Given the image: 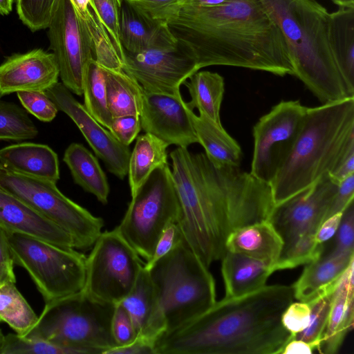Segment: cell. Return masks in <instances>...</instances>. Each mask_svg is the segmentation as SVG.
Listing matches in <instances>:
<instances>
[{
	"label": "cell",
	"mask_w": 354,
	"mask_h": 354,
	"mask_svg": "<svg viewBox=\"0 0 354 354\" xmlns=\"http://www.w3.org/2000/svg\"><path fill=\"white\" fill-rule=\"evenodd\" d=\"M169 156L179 203L176 223L209 268L223 257L232 232L268 220L275 205L270 185L239 167L216 165L187 147H178Z\"/></svg>",
	"instance_id": "cell-1"
},
{
	"label": "cell",
	"mask_w": 354,
	"mask_h": 354,
	"mask_svg": "<svg viewBox=\"0 0 354 354\" xmlns=\"http://www.w3.org/2000/svg\"><path fill=\"white\" fill-rule=\"evenodd\" d=\"M167 25L199 69L221 65L293 75L284 35L259 0H230L214 8L185 5Z\"/></svg>",
	"instance_id": "cell-2"
},
{
	"label": "cell",
	"mask_w": 354,
	"mask_h": 354,
	"mask_svg": "<svg viewBox=\"0 0 354 354\" xmlns=\"http://www.w3.org/2000/svg\"><path fill=\"white\" fill-rule=\"evenodd\" d=\"M295 299L292 286H265L224 297L154 344L155 354H281L293 335L281 315Z\"/></svg>",
	"instance_id": "cell-3"
},
{
	"label": "cell",
	"mask_w": 354,
	"mask_h": 354,
	"mask_svg": "<svg viewBox=\"0 0 354 354\" xmlns=\"http://www.w3.org/2000/svg\"><path fill=\"white\" fill-rule=\"evenodd\" d=\"M283 32L293 75L322 102L354 97L334 59L330 13L315 0H259Z\"/></svg>",
	"instance_id": "cell-4"
},
{
	"label": "cell",
	"mask_w": 354,
	"mask_h": 354,
	"mask_svg": "<svg viewBox=\"0 0 354 354\" xmlns=\"http://www.w3.org/2000/svg\"><path fill=\"white\" fill-rule=\"evenodd\" d=\"M354 148V97L307 107L301 130L270 187L275 205L330 174Z\"/></svg>",
	"instance_id": "cell-5"
},
{
	"label": "cell",
	"mask_w": 354,
	"mask_h": 354,
	"mask_svg": "<svg viewBox=\"0 0 354 354\" xmlns=\"http://www.w3.org/2000/svg\"><path fill=\"white\" fill-rule=\"evenodd\" d=\"M115 306L82 290L46 303L35 325L23 336L48 341L76 354H104L117 346L111 333Z\"/></svg>",
	"instance_id": "cell-6"
},
{
	"label": "cell",
	"mask_w": 354,
	"mask_h": 354,
	"mask_svg": "<svg viewBox=\"0 0 354 354\" xmlns=\"http://www.w3.org/2000/svg\"><path fill=\"white\" fill-rule=\"evenodd\" d=\"M208 268L183 239L147 269L156 290L165 332L193 320L216 303L215 281Z\"/></svg>",
	"instance_id": "cell-7"
},
{
	"label": "cell",
	"mask_w": 354,
	"mask_h": 354,
	"mask_svg": "<svg viewBox=\"0 0 354 354\" xmlns=\"http://www.w3.org/2000/svg\"><path fill=\"white\" fill-rule=\"evenodd\" d=\"M5 231L14 263L28 273L45 303L83 289L84 254L30 235Z\"/></svg>",
	"instance_id": "cell-8"
},
{
	"label": "cell",
	"mask_w": 354,
	"mask_h": 354,
	"mask_svg": "<svg viewBox=\"0 0 354 354\" xmlns=\"http://www.w3.org/2000/svg\"><path fill=\"white\" fill-rule=\"evenodd\" d=\"M178 198L169 164L154 169L131 196L117 228L138 255L148 261L165 228L177 221Z\"/></svg>",
	"instance_id": "cell-9"
},
{
	"label": "cell",
	"mask_w": 354,
	"mask_h": 354,
	"mask_svg": "<svg viewBox=\"0 0 354 354\" xmlns=\"http://www.w3.org/2000/svg\"><path fill=\"white\" fill-rule=\"evenodd\" d=\"M0 187L58 225L73 238L75 249L93 246L104 221L64 195L56 183L0 168Z\"/></svg>",
	"instance_id": "cell-10"
},
{
	"label": "cell",
	"mask_w": 354,
	"mask_h": 354,
	"mask_svg": "<svg viewBox=\"0 0 354 354\" xmlns=\"http://www.w3.org/2000/svg\"><path fill=\"white\" fill-rule=\"evenodd\" d=\"M144 264L117 227L102 232L86 258L82 290L93 299L116 305L130 292Z\"/></svg>",
	"instance_id": "cell-11"
},
{
	"label": "cell",
	"mask_w": 354,
	"mask_h": 354,
	"mask_svg": "<svg viewBox=\"0 0 354 354\" xmlns=\"http://www.w3.org/2000/svg\"><path fill=\"white\" fill-rule=\"evenodd\" d=\"M306 109L298 100H283L255 124L250 171L252 176L270 184L297 141Z\"/></svg>",
	"instance_id": "cell-12"
},
{
	"label": "cell",
	"mask_w": 354,
	"mask_h": 354,
	"mask_svg": "<svg viewBox=\"0 0 354 354\" xmlns=\"http://www.w3.org/2000/svg\"><path fill=\"white\" fill-rule=\"evenodd\" d=\"M338 184L326 174L313 185L274 205L268 221L282 239L281 254L299 243L315 241V234L325 220Z\"/></svg>",
	"instance_id": "cell-13"
},
{
	"label": "cell",
	"mask_w": 354,
	"mask_h": 354,
	"mask_svg": "<svg viewBox=\"0 0 354 354\" xmlns=\"http://www.w3.org/2000/svg\"><path fill=\"white\" fill-rule=\"evenodd\" d=\"M47 28L62 83L71 93L83 95V76L95 59L88 30L70 0L58 1Z\"/></svg>",
	"instance_id": "cell-14"
},
{
	"label": "cell",
	"mask_w": 354,
	"mask_h": 354,
	"mask_svg": "<svg viewBox=\"0 0 354 354\" xmlns=\"http://www.w3.org/2000/svg\"><path fill=\"white\" fill-rule=\"evenodd\" d=\"M124 53L122 70L149 93L181 94L180 85L199 70L193 55L177 42Z\"/></svg>",
	"instance_id": "cell-15"
},
{
	"label": "cell",
	"mask_w": 354,
	"mask_h": 354,
	"mask_svg": "<svg viewBox=\"0 0 354 354\" xmlns=\"http://www.w3.org/2000/svg\"><path fill=\"white\" fill-rule=\"evenodd\" d=\"M45 92L57 109L75 122L107 170L123 179L128 174L131 155L129 147L120 142L109 130L95 120L62 82L56 83Z\"/></svg>",
	"instance_id": "cell-16"
},
{
	"label": "cell",
	"mask_w": 354,
	"mask_h": 354,
	"mask_svg": "<svg viewBox=\"0 0 354 354\" xmlns=\"http://www.w3.org/2000/svg\"><path fill=\"white\" fill-rule=\"evenodd\" d=\"M139 117L141 129L145 133L168 145L187 147L198 142L188 106L181 94L172 95L143 90Z\"/></svg>",
	"instance_id": "cell-17"
},
{
	"label": "cell",
	"mask_w": 354,
	"mask_h": 354,
	"mask_svg": "<svg viewBox=\"0 0 354 354\" xmlns=\"http://www.w3.org/2000/svg\"><path fill=\"white\" fill-rule=\"evenodd\" d=\"M53 53L36 48L8 57L0 64V97L20 91H46L58 82Z\"/></svg>",
	"instance_id": "cell-18"
},
{
	"label": "cell",
	"mask_w": 354,
	"mask_h": 354,
	"mask_svg": "<svg viewBox=\"0 0 354 354\" xmlns=\"http://www.w3.org/2000/svg\"><path fill=\"white\" fill-rule=\"evenodd\" d=\"M0 227L60 247L75 249L74 241L68 233L1 187Z\"/></svg>",
	"instance_id": "cell-19"
},
{
	"label": "cell",
	"mask_w": 354,
	"mask_h": 354,
	"mask_svg": "<svg viewBox=\"0 0 354 354\" xmlns=\"http://www.w3.org/2000/svg\"><path fill=\"white\" fill-rule=\"evenodd\" d=\"M119 304L129 315L137 337L155 344L166 331L154 283L144 266L131 290Z\"/></svg>",
	"instance_id": "cell-20"
},
{
	"label": "cell",
	"mask_w": 354,
	"mask_h": 354,
	"mask_svg": "<svg viewBox=\"0 0 354 354\" xmlns=\"http://www.w3.org/2000/svg\"><path fill=\"white\" fill-rule=\"evenodd\" d=\"M354 259L337 280L318 352L335 354L354 325Z\"/></svg>",
	"instance_id": "cell-21"
},
{
	"label": "cell",
	"mask_w": 354,
	"mask_h": 354,
	"mask_svg": "<svg viewBox=\"0 0 354 354\" xmlns=\"http://www.w3.org/2000/svg\"><path fill=\"white\" fill-rule=\"evenodd\" d=\"M0 162L11 171L57 183L59 179L57 153L48 145L22 142L0 149Z\"/></svg>",
	"instance_id": "cell-22"
},
{
	"label": "cell",
	"mask_w": 354,
	"mask_h": 354,
	"mask_svg": "<svg viewBox=\"0 0 354 354\" xmlns=\"http://www.w3.org/2000/svg\"><path fill=\"white\" fill-rule=\"evenodd\" d=\"M119 34L124 51L131 53L176 42L167 24L147 19L128 0L121 6Z\"/></svg>",
	"instance_id": "cell-23"
},
{
	"label": "cell",
	"mask_w": 354,
	"mask_h": 354,
	"mask_svg": "<svg viewBox=\"0 0 354 354\" xmlns=\"http://www.w3.org/2000/svg\"><path fill=\"white\" fill-rule=\"evenodd\" d=\"M353 259L354 251L326 250L324 246L319 257L306 263L299 279L292 285L295 299L304 302L311 300L335 282Z\"/></svg>",
	"instance_id": "cell-24"
},
{
	"label": "cell",
	"mask_w": 354,
	"mask_h": 354,
	"mask_svg": "<svg viewBox=\"0 0 354 354\" xmlns=\"http://www.w3.org/2000/svg\"><path fill=\"white\" fill-rule=\"evenodd\" d=\"M221 260L226 298L239 297L263 288L274 272L266 262L239 252L226 250Z\"/></svg>",
	"instance_id": "cell-25"
},
{
	"label": "cell",
	"mask_w": 354,
	"mask_h": 354,
	"mask_svg": "<svg viewBox=\"0 0 354 354\" xmlns=\"http://www.w3.org/2000/svg\"><path fill=\"white\" fill-rule=\"evenodd\" d=\"M283 245L282 239L268 220L234 230L225 242L226 250L265 261L272 267L273 270L281 256Z\"/></svg>",
	"instance_id": "cell-26"
},
{
	"label": "cell",
	"mask_w": 354,
	"mask_h": 354,
	"mask_svg": "<svg viewBox=\"0 0 354 354\" xmlns=\"http://www.w3.org/2000/svg\"><path fill=\"white\" fill-rule=\"evenodd\" d=\"M188 113L197 138L210 161L218 166L239 167L242 151L238 142L219 124L204 114Z\"/></svg>",
	"instance_id": "cell-27"
},
{
	"label": "cell",
	"mask_w": 354,
	"mask_h": 354,
	"mask_svg": "<svg viewBox=\"0 0 354 354\" xmlns=\"http://www.w3.org/2000/svg\"><path fill=\"white\" fill-rule=\"evenodd\" d=\"M63 161L77 185L93 194L101 203H108L110 189L106 176L90 151L82 144L71 143L65 150Z\"/></svg>",
	"instance_id": "cell-28"
},
{
	"label": "cell",
	"mask_w": 354,
	"mask_h": 354,
	"mask_svg": "<svg viewBox=\"0 0 354 354\" xmlns=\"http://www.w3.org/2000/svg\"><path fill=\"white\" fill-rule=\"evenodd\" d=\"M329 40L337 67L354 91V7H339L330 13Z\"/></svg>",
	"instance_id": "cell-29"
},
{
	"label": "cell",
	"mask_w": 354,
	"mask_h": 354,
	"mask_svg": "<svg viewBox=\"0 0 354 354\" xmlns=\"http://www.w3.org/2000/svg\"><path fill=\"white\" fill-rule=\"evenodd\" d=\"M103 70L108 108L113 118L135 115L140 116L143 89L141 85L123 70Z\"/></svg>",
	"instance_id": "cell-30"
},
{
	"label": "cell",
	"mask_w": 354,
	"mask_h": 354,
	"mask_svg": "<svg viewBox=\"0 0 354 354\" xmlns=\"http://www.w3.org/2000/svg\"><path fill=\"white\" fill-rule=\"evenodd\" d=\"M168 145L153 135L145 133L137 138L131 152L129 167V184L133 195L151 173L167 162Z\"/></svg>",
	"instance_id": "cell-31"
},
{
	"label": "cell",
	"mask_w": 354,
	"mask_h": 354,
	"mask_svg": "<svg viewBox=\"0 0 354 354\" xmlns=\"http://www.w3.org/2000/svg\"><path fill=\"white\" fill-rule=\"evenodd\" d=\"M184 84L188 88L191 100L187 106L193 110L198 109L215 122L221 124L220 110L225 84L223 77L217 73L207 71H197Z\"/></svg>",
	"instance_id": "cell-32"
},
{
	"label": "cell",
	"mask_w": 354,
	"mask_h": 354,
	"mask_svg": "<svg viewBox=\"0 0 354 354\" xmlns=\"http://www.w3.org/2000/svg\"><path fill=\"white\" fill-rule=\"evenodd\" d=\"M15 283L0 279V323L7 324L17 334L25 335L35 325L38 316Z\"/></svg>",
	"instance_id": "cell-33"
},
{
	"label": "cell",
	"mask_w": 354,
	"mask_h": 354,
	"mask_svg": "<svg viewBox=\"0 0 354 354\" xmlns=\"http://www.w3.org/2000/svg\"><path fill=\"white\" fill-rule=\"evenodd\" d=\"M82 88L86 110L100 124L110 130L112 116L107 104L104 75L95 59L84 74Z\"/></svg>",
	"instance_id": "cell-34"
},
{
	"label": "cell",
	"mask_w": 354,
	"mask_h": 354,
	"mask_svg": "<svg viewBox=\"0 0 354 354\" xmlns=\"http://www.w3.org/2000/svg\"><path fill=\"white\" fill-rule=\"evenodd\" d=\"M80 17L88 30L94 59L97 64L110 70H122L123 62L107 30L90 5L84 15Z\"/></svg>",
	"instance_id": "cell-35"
},
{
	"label": "cell",
	"mask_w": 354,
	"mask_h": 354,
	"mask_svg": "<svg viewBox=\"0 0 354 354\" xmlns=\"http://www.w3.org/2000/svg\"><path fill=\"white\" fill-rule=\"evenodd\" d=\"M337 280L326 286L307 302L310 308L309 324L303 331L293 337L294 339L314 344L317 351L319 349L320 342L327 326Z\"/></svg>",
	"instance_id": "cell-36"
},
{
	"label": "cell",
	"mask_w": 354,
	"mask_h": 354,
	"mask_svg": "<svg viewBox=\"0 0 354 354\" xmlns=\"http://www.w3.org/2000/svg\"><path fill=\"white\" fill-rule=\"evenodd\" d=\"M39 131L26 111L0 100V140L21 141L35 138Z\"/></svg>",
	"instance_id": "cell-37"
},
{
	"label": "cell",
	"mask_w": 354,
	"mask_h": 354,
	"mask_svg": "<svg viewBox=\"0 0 354 354\" xmlns=\"http://www.w3.org/2000/svg\"><path fill=\"white\" fill-rule=\"evenodd\" d=\"M0 354H76L72 349L48 341L15 333L4 335Z\"/></svg>",
	"instance_id": "cell-38"
},
{
	"label": "cell",
	"mask_w": 354,
	"mask_h": 354,
	"mask_svg": "<svg viewBox=\"0 0 354 354\" xmlns=\"http://www.w3.org/2000/svg\"><path fill=\"white\" fill-rule=\"evenodd\" d=\"M19 19L32 32L48 28L59 0H15Z\"/></svg>",
	"instance_id": "cell-39"
},
{
	"label": "cell",
	"mask_w": 354,
	"mask_h": 354,
	"mask_svg": "<svg viewBox=\"0 0 354 354\" xmlns=\"http://www.w3.org/2000/svg\"><path fill=\"white\" fill-rule=\"evenodd\" d=\"M123 0H90L89 5L107 30L113 46L124 61V49L119 34V17Z\"/></svg>",
	"instance_id": "cell-40"
},
{
	"label": "cell",
	"mask_w": 354,
	"mask_h": 354,
	"mask_svg": "<svg viewBox=\"0 0 354 354\" xmlns=\"http://www.w3.org/2000/svg\"><path fill=\"white\" fill-rule=\"evenodd\" d=\"M145 18L165 24L175 18L185 0H128Z\"/></svg>",
	"instance_id": "cell-41"
},
{
	"label": "cell",
	"mask_w": 354,
	"mask_h": 354,
	"mask_svg": "<svg viewBox=\"0 0 354 354\" xmlns=\"http://www.w3.org/2000/svg\"><path fill=\"white\" fill-rule=\"evenodd\" d=\"M18 99L24 109L42 122H51L58 109L45 91H20Z\"/></svg>",
	"instance_id": "cell-42"
},
{
	"label": "cell",
	"mask_w": 354,
	"mask_h": 354,
	"mask_svg": "<svg viewBox=\"0 0 354 354\" xmlns=\"http://www.w3.org/2000/svg\"><path fill=\"white\" fill-rule=\"evenodd\" d=\"M330 249L337 251H354V203L353 201L342 212L339 227L332 238Z\"/></svg>",
	"instance_id": "cell-43"
},
{
	"label": "cell",
	"mask_w": 354,
	"mask_h": 354,
	"mask_svg": "<svg viewBox=\"0 0 354 354\" xmlns=\"http://www.w3.org/2000/svg\"><path fill=\"white\" fill-rule=\"evenodd\" d=\"M111 333L117 346L129 344L137 338L131 319L120 304L115 306L111 320Z\"/></svg>",
	"instance_id": "cell-44"
},
{
	"label": "cell",
	"mask_w": 354,
	"mask_h": 354,
	"mask_svg": "<svg viewBox=\"0 0 354 354\" xmlns=\"http://www.w3.org/2000/svg\"><path fill=\"white\" fill-rule=\"evenodd\" d=\"M310 308L307 302H292L281 315V324L293 337L308 325Z\"/></svg>",
	"instance_id": "cell-45"
},
{
	"label": "cell",
	"mask_w": 354,
	"mask_h": 354,
	"mask_svg": "<svg viewBox=\"0 0 354 354\" xmlns=\"http://www.w3.org/2000/svg\"><path fill=\"white\" fill-rule=\"evenodd\" d=\"M183 239L178 224L176 222L169 223L161 234L151 258L144 264L145 268L149 269L160 259L171 252Z\"/></svg>",
	"instance_id": "cell-46"
},
{
	"label": "cell",
	"mask_w": 354,
	"mask_h": 354,
	"mask_svg": "<svg viewBox=\"0 0 354 354\" xmlns=\"http://www.w3.org/2000/svg\"><path fill=\"white\" fill-rule=\"evenodd\" d=\"M140 130V117L127 115L113 118L109 131L120 142L129 147Z\"/></svg>",
	"instance_id": "cell-47"
},
{
	"label": "cell",
	"mask_w": 354,
	"mask_h": 354,
	"mask_svg": "<svg viewBox=\"0 0 354 354\" xmlns=\"http://www.w3.org/2000/svg\"><path fill=\"white\" fill-rule=\"evenodd\" d=\"M354 197V174L344 178L338 184L337 192L332 200L326 218L342 212Z\"/></svg>",
	"instance_id": "cell-48"
},
{
	"label": "cell",
	"mask_w": 354,
	"mask_h": 354,
	"mask_svg": "<svg viewBox=\"0 0 354 354\" xmlns=\"http://www.w3.org/2000/svg\"><path fill=\"white\" fill-rule=\"evenodd\" d=\"M6 231L0 227V279L16 281Z\"/></svg>",
	"instance_id": "cell-49"
},
{
	"label": "cell",
	"mask_w": 354,
	"mask_h": 354,
	"mask_svg": "<svg viewBox=\"0 0 354 354\" xmlns=\"http://www.w3.org/2000/svg\"><path fill=\"white\" fill-rule=\"evenodd\" d=\"M104 354H155L154 344L137 337L131 343L111 348Z\"/></svg>",
	"instance_id": "cell-50"
},
{
	"label": "cell",
	"mask_w": 354,
	"mask_h": 354,
	"mask_svg": "<svg viewBox=\"0 0 354 354\" xmlns=\"http://www.w3.org/2000/svg\"><path fill=\"white\" fill-rule=\"evenodd\" d=\"M342 212L335 214L325 219L318 228L315 239L317 244H324L335 234L341 222Z\"/></svg>",
	"instance_id": "cell-51"
},
{
	"label": "cell",
	"mask_w": 354,
	"mask_h": 354,
	"mask_svg": "<svg viewBox=\"0 0 354 354\" xmlns=\"http://www.w3.org/2000/svg\"><path fill=\"white\" fill-rule=\"evenodd\" d=\"M354 174V148H352L340 161L330 176L337 183Z\"/></svg>",
	"instance_id": "cell-52"
},
{
	"label": "cell",
	"mask_w": 354,
	"mask_h": 354,
	"mask_svg": "<svg viewBox=\"0 0 354 354\" xmlns=\"http://www.w3.org/2000/svg\"><path fill=\"white\" fill-rule=\"evenodd\" d=\"M315 350L314 344L293 338L285 345L281 354H311Z\"/></svg>",
	"instance_id": "cell-53"
},
{
	"label": "cell",
	"mask_w": 354,
	"mask_h": 354,
	"mask_svg": "<svg viewBox=\"0 0 354 354\" xmlns=\"http://www.w3.org/2000/svg\"><path fill=\"white\" fill-rule=\"evenodd\" d=\"M230 0H185L183 6L200 8H214L224 5Z\"/></svg>",
	"instance_id": "cell-54"
},
{
	"label": "cell",
	"mask_w": 354,
	"mask_h": 354,
	"mask_svg": "<svg viewBox=\"0 0 354 354\" xmlns=\"http://www.w3.org/2000/svg\"><path fill=\"white\" fill-rule=\"evenodd\" d=\"M80 17H83L89 7L90 0H70Z\"/></svg>",
	"instance_id": "cell-55"
},
{
	"label": "cell",
	"mask_w": 354,
	"mask_h": 354,
	"mask_svg": "<svg viewBox=\"0 0 354 354\" xmlns=\"http://www.w3.org/2000/svg\"><path fill=\"white\" fill-rule=\"evenodd\" d=\"M15 0H0V15H7L12 10V5Z\"/></svg>",
	"instance_id": "cell-56"
},
{
	"label": "cell",
	"mask_w": 354,
	"mask_h": 354,
	"mask_svg": "<svg viewBox=\"0 0 354 354\" xmlns=\"http://www.w3.org/2000/svg\"><path fill=\"white\" fill-rule=\"evenodd\" d=\"M339 7H354V0H330Z\"/></svg>",
	"instance_id": "cell-57"
},
{
	"label": "cell",
	"mask_w": 354,
	"mask_h": 354,
	"mask_svg": "<svg viewBox=\"0 0 354 354\" xmlns=\"http://www.w3.org/2000/svg\"><path fill=\"white\" fill-rule=\"evenodd\" d=\"M3 337H4V335L3 334L2 330L0 329V349L2 346Z\"/></svg>",
	"instance_id": "cell-58"
},
{
	"label": "cell",
	"mask_w": 354,
	"mask_h": 354,
	"mask_svg": "<svg viewBox=\"0 0 354 354\" xmlns=\"http://www.w3.org/2000/svg\"><path fill=\"white\" fill-rule=\"evenodd\" d=\"M3 167L2 164H1V162H0V168H3Z\"/></svg>",
	"instance_id": "cell-59"
}]
</instances>
